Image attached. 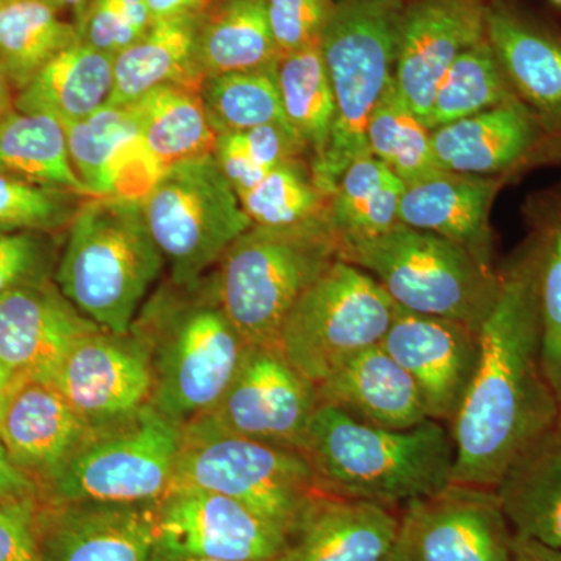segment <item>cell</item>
Listing matches in <instances>:
<instances>
[{
  "mask_svg": "<svg viewBox=\"0 0 561 561\" xmlns=\"http://www.w3.org/2000/svg\"><path fill=\"white\" fill-rule=\"evenodd\" d=\"M90 427L130 416L151 401L147 354L133 334L98 330L73 343L50 381Z\"/></svg>",
  "mask_w": 561,
  "mask_h": 561,
  "instance_id": "cell-16",
  "label": "cell"
},
{
  "mask_svg": "<svg viewBox=\"0 0 561 561\" xmlns=\"http://www.w3.org/2000/svg\"><path fill=\"white\" fill-rule=\"evenodd\" d=\"M214 157L238 197L257 186L268 173L251 158L238 131L219 133Z\"/></svg>",
  "mask_w": 561,
  "mask_h": 561,
  "instance_id": "cell-47",
  "label": "cell"
},
{
  "mask_svg": "<svg viewBox=\"0 0 561 561\" xmlns=\"http://www.w3.org/2000/svg\"><path fill=\"white\" fill-rule=\"evenodd\" d=\"M515 98L518 95L485 38L459 55L445 73L435 91L426 125L434 131Z\"/></svg>",
  "mask_w": 561,
  "mask_h": 561,
  "instance_id": "cell-36",
  "label": "cell"
},
{
  "mask_svg": "<svg viewBox=\"0 0 561 561\" xmlns=\"http://www.w3.org/2000/svg\"><path fill=\"white\" fill-rule=\"evenodd\" d=\"M280 105L287 124L319 164L330 144L335 101L320 41L280 57L276 68Z\"/></svg>",
  "mask_w": 561,
  "mask_h": 561,
  "instance_id": "cell-34",
  "label": "cell"
},
{
  "mask_svg": "<svg viewBox=\"0 0 561 561\" xmlns=\"http://www.w3.org/2000/svg\"><path fill=\"white\" fill-rule=\"evenodd\" d=\"M367 144L373 157L405 184L442 172L432 149V130L402 98L394 77L368 119Z\"/></svg>",
  "mask_w": 561,
  "mask_h": 561,
  "instance_id": "cell-35",
  "label": "cell"
},
{
  "mask_svg": "<svg viewBox=\"0 0 561 561\" xmlns=\"http://www.w3.org/2000/svg\"><path fill=\"white\" fill-rule=\"evenodd\" d=\"M486 9L482 0H415L405 7L394 81L424 124L453 62L486 38Z\"/></svg>",
  "mask_w": 561,
  "mask_h": 561,
  "instance_id": "cell-18",
  "label": "cell"
},
{
  "mask_svg": "<svg viewBox=\"0 0 561 561\" xmlns=\"http://www.w3.org/2000/svg\"><path fill=\"white\" fill-rule=\"evenodd\" d=\"M276 68L206 77L198 92L214 130L245 131L273 122L287 124Z\"/></svg>",
  "mask_w": 561,
  "mask_h": 561,
  "instance_id": "cell-37",
  "label": "cell"
},
{
  "mask_svg": "<svg viewBox=\"0 0 561 561\" xmlns=\"http://www.w3.org/2000/svg\"><path fill=\"white\" fill-rule=\"evenodd\" d=\"M341 260L371 275L404 311L478 331L500 294L501 275L491 265L459 243L401 221L378 238L342 245Z\"/></svg>",
  "mask_w": 561,
  "mask_h": 561,
  "instance_id": "cell-7",
  "label": "cell"
},
{
  "mask_svg": "<svg viewBox=\"0 0 561 561\" xmlns=\"http://www.w3.org/2000/svg\"><path fill=\"white\" fill-rule=\"evenodd\" d=\"M402 0H335L320 36L330 73L335 119L313 181L331 198L343 172L367 153V127L376 103L394 77Z\"/></svg>",
  "mask_w": 561,
  "mask_h": 561,
  "instance_id": "cell-6",
  "label": "cell"
},
{
  "mask_svg": "<svg viewBox=\"0 0 561 561\" xmlns=\"http://www.w3.org/2000/svg\"><path fill=\"white\" fill-rule=\"evenodd\" d=\"M10 2V0H0V3Z\"/></svg>",
  "mask_w": 561,
  "mask_h": 561,
  "instance_id": "cell-58",
  "label": "cell"
},
{
  "mask_svg": "<svg viewBox=\"0 0 561 561\" xmlns=\"http://www.w3.org/2000/svg\"><path fill=\"white\" fill-rule=\"evenodd\" d=\"M494 491L516 535L561 549V437L557 432L515 465Z\"/></svg>",
  "mask_w": 561,
  "mask_h": 561,
  "instance_id": "cell-30",
  "label": "cell"
},
{
  "mask_svg": "<svg viewBox=\"0 0 561 561\" xmlns=\"http://www.w3.org/2000/svg\"><path fill=\"white\" fill-rule=\"evenodd\" d=\"M38 527L41 561H169L158 504L41 500Z\"/></svg>",
  "mask_w": 561,
  "mask_h": 561,
  "instance_id": "cell-15",
  "label": "cell"
},
{
  "mask_svg": "<svg viewBox=\"0 0 561 561\" xmlns=\"http://www.w3.org/2000/svg\"><path fill=\"white\" fill-rule=\"evenodd\" d=\"M511 561H561V549L515 534Z\"/></svg>",
  "mask_w": 561,
  "mask_h": 561,
  "instance_id": "cell-50",
  "label": "cell"
},
{
  "mask_svg": "<svg viewBox=\"0 0 561 561\" xmlns=\"http://www.w3.org/2000/svg\"><path fill=\"white\" fill-rule=\"evenodd\" d=\"M501 181L493 176L442 171L405 184L400 221L459 243L476 260L491 265L490 209Z\"/></svg>",
  "mask_w": 561,
  "mask_h": 561,
  "instance_id": "cell-24",
  "label": "cell"
},
{
  "mask_svg": "<svg viewBox=\"0 0 561 561\" xmlns=\"http://www.w3.org/2000/svg\"><path fill=\"white\" fill-rule=\"evenodd\" d=\"M381 345L419 386L427 416L451 426L478 367L479 331L398 306Z\"/></svg>",
  "mask_w": 561,
  "mask_h": 561,
  "instance_id": "cell-17",
  "label": "cell"
},
{
  "mask_svg": "<svg viewBox=\"0 0 561 561\" xmlns=\"http://www.w3.org/2000/svg\"><path fill=\"white\" fill-rule=\"evenodd\" d=\"M183 426L151 404L130 416L90 427L43 490L47 502L158 504L169 493Z\"/></svg>",
  "mask_w": 561,
  "mask_h": 561,
  "instance_id": "cell-9",
  "label": "cell"
},
{
  "mask_svg": "<svg viewBox=\"0 0 561 561\" xmlns=\"http://www.w3.org/2000/svg\"><path fill=\"white\" fill-rule=\"evenodd\" d=\"M400 523L397 508L319 490L291 527L283 561H383Z\"/></svg>",
  "mask_w": 561,
  "mask_h": 561,
  "instance_id": "cell-21",
  "label": "cell"
},
{
  "mask_svg": "<svg viewBox=\"0 0 561 561\" xmlns=\"http://www.w3.org/2000/svg\"><path fill=\"white\" fill-rule=\"evenodd\" d=\"M84 195L0 173V232L68 230Z\"/></svg>",
  "mask_w": 561,
  "mask_h": 561,
  "instance_id": "cell-40",
  "label": "cell"
},
{
  "mask_svg": "<svg viewBox=\"0 0 561 561\" xmlns=\"http://www.w3.org/2000/svg\"><path fill=\"white\" fill-rule=\"evenodd\" d=\"M559 421H557V434H559V437H561V389L559 390Z\"/></svg>",
  "mask_w": 561,
  "mask_h": 561,
  "instance_id": "cell-54",
  "label": "cell"
},
{
  "mask_svg": "<svg viewBox=\"0 0 561 561\" xmlns=\"http://www.w3.org/2000/svg\"><path fill=\"white\" fill-rule=\"evenodd\" d=\"M41 496L0 502V561H41Z\"/></svg>",
  "mask_w": 561,
  "mask_h": 561,
  "instance_id": "cell-44",
  "label": "cell"
},
{
  "mask_svg": "<svg viewBox=\"0 0 561 561\" xmlns=\"http://www.w3.org/2000/svg\"><path fill=\"white\" fill-rule=\"evenodd\" d=\"M50 232H0V297L28 284L50 279L55 243Z\"/></svg>",
  "mask_w": 561,
  "mask_h": 561,
  "instance_id": "cell-42",
  "label": "cell"
},
{
  "mask_svg": "<svg viewBox=\"0 0 561 561\" xmlns=\"http://www.w3.org/2000/svg\"><path fill=\"white\" fill-rule=\"evenodd\" d=\"M80 43L92 49L116 57L140 36L125 20L117 0H92L79 16H76Z\"/></svg>",
  "mask_w": 561,
  "mask_h": 561,
  "instance_id": "cell-45",
  "label": "cell"
},
{
  "mask_svg": "<svg viewBox=\"0 0 561 561\" xmlns=\"http://www.w3.org/2000/svg\"><path fill=\"white\" fill-rule=\"evenodd\" d=\"M300 453L321 491L401 511L453 483L454 442L446 424L427 420L390 431L320 402Z\"/></svg>",
  "mask_w": 561,
  "mask_h": 561,
  "instance_id": "cell-2",
  "label": "cell"
},
{
  "mask_svg": "<svg viewBox=\"0 0 561 561\" xmlns=\"http://www.w3.org/2000/svg\"><path fill=\"white\" fill-rule=\"evenodd\" d=\"M279 51L265 0H221L202 14L197 66L206 77L276 68Z\"/></svg>",
  "mask_w": 561,
  "mask_h": 561,
  "instance_id": "cell-28",
  "label": "cell"
},
{
  "mask_svg": "<svg viewBox=\"0 0 561 561\" xmlns=\"http://www.w3.org/2000/svg\"><path fill=\"white\" fill-rule=\"evenodd\" d=\"M319 404L316 386L278 348L249 346L224 398L202 419L251 440L300 453Z\"/></svg>",
  "mask_w": 561,
  "mask_h": 561,
  "instance_id": "cell-14",
  "label": "cell"
},
{
  "mask_svg": "<svg viewBox=\"0 0 561 561\" xmlns=\"http://www.w3.org/2000/svg\"><path fill=\"white\" fill-rule=\"evenodd\" d=\"M0 173L92 197L70 164L65 127L44 114L14 110L0 119Z\"/></svg>",
  "mask_w": 561,
  "mask_h": 561,
  "instance_id": "cell-32",
  "label": "cell"
},
{
  "mask_svg": "<svg viewBox=\"0 0 561 561\" xmlns=\"http://www.w3.org/2000/svg\"><path fill=\"white\" fill-rule=\"evenodd\" d=\"M131 334L149 359L150 404L180 426L219 404L249 348L225 316L210 273L194 287L169 283L140 308Z\"/></svg>",
  "mask_w": 561,
  "mask_h": 561,
  "instance_id": "cell-3",
  "label": "cell"
},
{
  "mask_svg": "<svg viewBox=\"0 0 561 561\" xmlns=\"http://www.w3.org/2000/svg\"><path fill=\"white\" fill-rule=\"evenodd\" d=\"M33 494L41 496L38 483L13 463L5 446L0 442V502Z\"/></svg>",
  "mask_w": 561,
  "mask_h": 561,
  "instance_id": "cell-48",
  "label": "cell"
},
{
  "mask_svg": "<svg viewBox=\"0 0 561 561\" xmlns=\"http://www.w3.org/2000/svg\"><path fill=\"white\" fill-rule=\"evenodd\" d=\"M538 250L541 356L557 394L561 389V208L535 239Z\"/></svg>",
  "mask_w": 561,
  "mask_h": 561,
  "instance_id": "cell-41",
  "label": "cell"
},
{
  "mask_svg": "<svg viewBox=\"0 0 561 561\" xmlns=\"http://www.w3.org/2000/svg\"><path fill=\"white\" fill-rule=\"evenodd\" d=\"M151 20H171V18L202 14L210 7V0H147Z\"/></svg>",
  "mask_w": 561,
  "mask_h": 561,
  "instance_id": "cell-49",
  "label": "cell"
},
{
  "mask_svg": "<svg viewBox=\"0 0 561 561\" xmlns=\"http://www.w3.org/2000/svg\"><path fill=\"white\" fill-rule=\"evenodd\" d=\"M253 227L289 228L328 219L330 197L300 161L272 169L253 190L239 195Z\"/></svg>",
  "mask_w": 561,
  "mask_h": 561,
  "instance_id": "cell-39",
  "label": "cell"
},
{
  "mask_svg": "<svg viewBox=\"0 0 561 561\" xmlns=\"http://www.w3.org/2000/svg\"><path fill=\"white\" fill-rule=\"evenodd\" d=\"M316 389L320 402L382 430H412L431 420L419 386L382 345L362 351Z\"/></svg>",
  "mask_w": 561,
  "mask_h": 561,
  "instance_id": "cell-23",
  "label": "cell"
},
{
  "mask_svg": "<svg viewBox=\"0 0 561 561\" xmlns=\"http://www.w3.org/2000/svg\"><path fill=\"white\" fill-rule=\"evenodd\" d=\"M44 0L0 3V66L20 92L47 62L79 43L76 24Z\"/></svg>",
  "mask_w": 561,
  "mask_h": 561,
  "instance_id": "cell-33",
  "label": "cell"
},
{
  "mask_svg": "<svg viewBox=\"0 0 561 561\" xmlns=\"http://www.w3.org/2000/svg\"><path fill=\"white\" fill-rule=\"evenodd\" d=\"M114 57L76 43L58 54L16 94L18 111L44 114L60 124L84 119L110 102Z\"/></svg>",
  "mask_w": 561,
  "mask_h": 561,
  "instance_id": "cell-27",
  "label": "cell"
},
{
  "mask_svg": "<svg viewBox=\"0 0 561 561\" xmlns=\"http://www.w3.org/2000/svg\"><path fill=\"white\" fill-rule=\"evenodd\" d=\"M397 311L378 280L337 260L295 302L276 348L319 387L362 351L381 345Z\"/></svg>",
  "mask_w": 561,
  "mask_h": 561,
  "instance_id": "cell-11",
  "label": "cell"
},
{
  "mask_svg": "<svg viewBox=\"0 0 561 561\" xmlns=\"http://www.w3.org/2000/svg\"><path fill=\"white\" fill-rule=\"evenodd\" d=\"M513 531L494 490L451 485L401 508L398 561H511Z\"/></svg>",
  "mask_w": 561,
  "mask_h": 561,
  "instance_id": "cell-12",
  "label": "cell"
},
{
  "mask_svg": "<svg viewBox=\"0 0 561 561\" xmlns=\"http://www.w3.org/2000/svg\"><path fill=\"white\" fill-rule=\"evenodd\" d=\"M202 14L154 21L138 41L119 51L114 57L110 105L130 106L165 84L201 90L197 33Z\"/></svg>",
  "mask_w": 561,
  "mask_h": 561,
  "instance_id": "cell-26",
  "label": "cell"
},
{
  "mask_svg": "<svg viewBox=\"0 0 561 561\" xmlns=\"http://www.w3.org/2000/svg\"><path fill=\"white\" fill-rule=\"evenodd\" d=\"M14 378H16V376L0 362V409H2L7 394H9L11 386H13Z\"/></svg>",
  "mask_w": 561,
  "mask_h": 561,
  "instance_id": "cell-53",
  "label": "cell"
},
{
  "mask_svg": "<svg viewBox=\"0 0 561 561\" xmlns=\"http://www.w3.org/2000/svg\"><path fill=\"white\" fill-rule=\"evenodd\" d=\"M175 489L224 494L289 534L319 491L301 453L232 434L206 419L191 421L181 431L171 485Z\"/></svg>",
  "mask_w": 561,
  "mask_h": 561,
  "instance_id": "cell-8",
  "label": "cell"
},
{
  "mask_svg": "<svg viewBox=\"0 0 561 561\" xmlns=\"http://www.w3.org/2000/svg\"><path fill=\"white\" fill-rule=\"evenodd\" d=\"M158 522L169 561H273L289 545V531L214 491H169L158 502Z\"/></svg>",
  "mask_w": 561,
  "mask_h": 561,
  "instance_id": "cell-13",
  "label": "cell"
},
{
  "mask_svg": "<svg viewBox=\"0 0 561 561\" xmlns=\"http://www.w3.org/2000/svg\"><path fill=\"white\" fill-rule=\"evenodd\" d=\"M140 202L171 283L180 287L197 286L253 227L214 154L165 169Z\"/></svg>",
  "mask_w": 561,
  "mask_h": 561,
  "instance_id": "cell-10",
  "label": "cell"
},
{
  "mask_svg": "<svg viewBox=\"0 0 561 561\" xmlns=\"http://www.w3.org/2000/svg\"><path fill=\"white\" fill-rule=\"evenodd\" d=\"M486 39L518 99L549 135L561 138L560 36L494 3L486 9Z\"/></svg>",
  "mask_w": 561,
  "mask_h": 561,
  "instance_id": "cell-25",
  "label": "cell"
},
{
  "mask_svg": "<svg viewBox=\"0 0 561 561\" xmlns=\"http://www.w3.org/2000/svg\"><path fill=\"white\" fill-rule=\"evenodd\" d=\"M130 106L140 138L164 171L214 154L219 133L210 124L198 90L165 84Z\"/></svg>",
  "mask_w": 561,
  "mask_h": 561,
  "instance_id": "cell-29",
  "label": "cell"
},
{
  "mask_svg": "<svg viewBox=\"0 0 561 561\" xmlns=\"http://www.w3.org/2000/svg\"><path fill=\"white\" fill-rule=\"evenodd\" d=\"M405 183L367 151L343 172L328 206L339 243L368 241L400 224Z\"/></svg>",
  "mask_w": 561,
  "mask_h": 561,
  "instance_id": "cell-31",
  "label": "cell"
},
{
  "mask_svg": "<svg viewBox=\"0 0 561 561\" xmlns=\"http://www.w3.org/2000/svg\"><path fill=\"white\" fill-rule=\"evenodd\" d=\"M180 561H225V560H201V559H191V560H180ZM273 561H283V557H280V559H278V560H273Z\"/></svg>",
  "mask_w": 561,
  "mask_h": 561,
  "instance_id": "cell-55",
  "label": "cell"
},
{
  "mask_svg": "<svg viewBox=\"0 0 561 561\" xmlns=\"http://www.w3.org/2000/svg\"><path fill=\"white\" fill-rule=\"evenodd\" d=\"M44 2L49 3L50 7H54L55 10H72L73 16H79L81 11L87 9L88 5L92 2V0H44Z\"/></svg>",
  "mask_w": 561,
  "mask_h": 561,
  "instance_id": "cell-52",
  "label": "cell"
},
{
  "mask_svg": "<svg viewBox=\"0 0 561 561\" xmlns=\"http://www.w3.org/2000/svg\"><path fill=\"white\" fill-rule=\"evenodd\" d=\"M559 397L541 356L538 250L502 273L500 294L479 331L470 389L449 431L453 483L496 490L515 465L557 432Z\"/></svg>",
  "mask_w": 561,
  "mask_h": 561,
  "instance_id": "cell-1",
  "label": "cell"
},
{
  "mask_svg": "<svg viewBox=\"0 0 561 561\" xmlns=\"http://www.w3.org/2000/svg\"><path fill=\"white\" fill-rule=\"evenodd\" d=\"M549 2H551L552 5H556L557 9L561 10V0H549Z\"/></svg>",
  "mask_w": 561,
  "mask_h": 561,
  "instance_id": "cell-57",
  "label": "cell"
},
{
  "mask_svg": "<svg viewBox=\"0 0 561 561\" xmlns=\"http://www.w3.org/2000/svg\"><path fill=\"white\" fill-rule=\"evenodd\" d=\"M238 133L251 158L268 172L279 165L300 161L301 154L308 151L300 136L287 124L273 122Z\"/></svg>",
  "mask_w": 561,
  "mask_h": 561,
  "instance_id": "cell-46",
  "label": "cell"
},
{
  "mask_svg": "<svg viewBox=\"0 0 561 561\" xmlns=\"http://www.w3.org/2000/svg\"><path fill=\"white\" fill-rule=\"evenodd\" d=\"M98 328L55 280L18 287L0 297V362L16 378L50 382L73 343Z\"/></svg>",
  "mask_w": 561,
  "mask_h": 561,
  "instance_id": "cell-19",
  "label": "cell"
},
{
  "mask_svg": "<svg viewBox=\"0 0 561 561\" xmlns=\"http://www.w3.org/2000/svg\"><path fill=\"white\" fill-rule=\"evenodd\" d=\"M545 136L534 111L515 98L432 131V149L442 171L491 176L526 161Z\"/></svg>",
  "mask_w": 561,
  "mask_h": 561,
  "instance_id": "cell-22",
  "label": "cell"
},
{
  "mask_svg": "<svg viewBox=\"0 0 561 561\" xmlns=\"http://www.w3.org/2000/svg\"><path fill=\"white\" fill-rule=\"evenodd\" d=\"M335 0H265L279 57L320 41Z\"/></svg>",
  "mask_w": 561,
  "mask_h": 561,
  "instance_id": "cell-43",
  "label": "cell"
},
{
  "mask_svg": "<svg viewBox=\"0 0 561 561\" xmlns=\"http://www.w3.org/2000/svg\"><path fill=\"white\" fill-rule=\"evenodd\" d=\"M164 267L142 202L88 197L66 230L54 280L81 316L127 335Z\"/></svg>",
  "mask_w": 561,
  "mask_h": 561,
  "instance_id": "cell-4",
  "label": "cell"
},
{
  "mask_svg": "<svg viewBox=\"0 0 561 561\" xmlns=\"http://www.w3.org/2000/svg\"><path fill=\"white\" fill-rule=\"evenodd\" d=\"M341 260L328 219L289 228L251 227L210 272L225 316L249 346L276 348L298 298Z\"/></svg>",
  "mask_w": 561,
  "mask_h": 561,
  "instance_id": "cell-5",
  "label": "cell"
},
{
  "mask_svg": "<svg viewBox=\"0 0 561 561\" xmlns=\"http://www.w3.org/2000/svg\"><path fill=\"white\" fill-rule=\"evenodd\" d=\"M90 426L50 382L14 378L0 409V442L39 491L84 440Z\"/></svg>",
  "mask_w": 561,
  "mask_h": 561,
  "instance_id": "cell-20",
  "label": "cell"
},
{
  "mask_svg": "<svg viewBox=\"0 0 561 561\" xmlns=\"http://www.w3.org/2000/svg\"><path fill=\"white\" fill-rule=\"evenodd\" d=\"M70 164L92 197L111 195V169L122 149L139 136L131 106L106 103L84 119L61 124Z\"/></svg>",
  "mask_w": 561,
  "mask_h": 561,
  "instance_id": "cell-38",
  "label": "cell"
},
{
  "mask_svg": "<svg viewBox=\"0 0 561 561\" xmlns=\"http://www.w3.org/2000/svg\"><path fill=\"white\" fill-rule=\"evenodd\" d=\"M383 561H398L397 556H394L393 551H391L390 556L387 557Z\"/></svg>",
  "mask_w": 561,
  "mask_h": 561,
  "instance_id": "cell-56",
  "label": "cell"
},
{
  "mask_svg": "<svg viewBox=\"0 0 561 561\" xmlns=\"http://www.w3.org/2000/svg\"><path fill=\"white\" fill-rule=\"evenodd\" d=\"M14 102H16V91L7 77L5 70L0 66V119L16 110Z\"/></svg>",
  "mask_w": 561,
  "mask_h": 561,
  "instance_id": "cell-51",
  "label": "cell"
}]
</instances>
